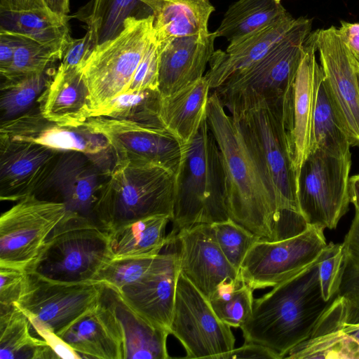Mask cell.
<instances>
[{"instance_id": "obj_1", "label": "cell", "mask_w": 359, "mask_h": 359, "mask_svg": "<svg viewBox=\"0 0 359 359\" xmlns=\"http://www.w3.org/2000/svg\"><path fill=\"white\" fill-rule=\"evenodd\" d=\"M206 118L222 161L229 217L259 240L287 236L286 211H280L273 189L248 145L239 121L227 114L215 92Z\"/></svg>"}, {"instance_id": "obj_2", "label": "cell", "mask_w": 359, "mask_h": 359, "mask_svg": "<svg viewBox=\"0 0 359 359\" xmlns=\"http://www.w3.org/2000/svg\"><path fill=\"white\" fill-rule=\"evenodd\" d=\"M323 252L299 273L254 299L252 313L241 327L245 342L264 346L282 359L311 337L336 298L327 302L322 295L318 264Z\"/></svg>"}, {"instance_id": "obj_3", "label": "cell", "mask_w": 359, "mask_h": 359, "mask_svg": "<svg viewBox=\"0 0 359 359\" xmlns=\"http://www.w3.org/2000/svg\"><path fill=\"white\" fill-rule=\"evenodd\" d=\"M225 175L216 139L205 117L194 139L187 144L175 175L172 243L185 228L229 219Z\"/></svg>"}, {"instance_id": "obj_4", "label": "cell", "mask_w": 359, "mask_h": 359, "mask_svg": "<svg viewBox=\"0 0 359 359\" xmlns=\"http://www.w3.org/2000/svg\"><path fill=\"white\" fill-rule=\"evenodd\" d=\"M175 175L149 163H114L104 177L93 208V219L104 231L156 215L173 217Z\"/></svg>"}, {"instance_id": "obj_5", "label": "cell", "mask_w": 359, "mask_h": 359, "mask_svg": "<svg viewBox=\"0 0 359 359\" xmlns=\"http://www.w3.org/2000/svg\"><path fill=\"white\" fill-rule=\"evenodd\" d=\"M312 20L300 17L260 60L214 89L234 116L261 100L285 99L295 79Z\"/></svg>"}, {"instance_id": "obj_6", "label": "cell", "mask_w": 359, "mask_h": 359, "mask_svg": "<svg viewBox=\"0 0 359 359\" xmlns=\"http://www.w3.org/2000/svg\"><path fill=\"white\" fill-rule=\"evenodd\" d=\"M111 259L107 232L92 218L67 210L25 271L63 282L96 281Z\"/></svg>"}, {"instance_id": "obj_7", "label": "cell", "mask_w": 359, "mask_h": 359, "mask_svg": "<svg viewBox=\"0 0 359 359\" xmlns=\"http://www.w3.org/2000/svg\"><path fill=\"white\" fill-rule=\"evenodd\" d=\"M284 101L261 100L232 116L239 121L248 145L271 184L280 211L301 213L297 175L285 128Z\"/></svg>"}, {"instance_id": "obj_8", "label": "cell", "mask_w": 359, "mask_h": 359, "mask_svg": "<svg viewBox=\"0 0 359 359\" xmlns=\"http://www.w3.org/2000/svg\"><path fill=\"white\" fill-rule=\"evenodd\" d=\"M154 20L153 15L126 19L122 32L95 47L81 66L91 111L128 91L154 35Z\"/></svg>"}, {"instance_id": "obj_9", "label": "cell", "mask_w": 359, "mask_h": 359, "mask_svg": "<svg viewBox=\"0 0 359 359\" xmlns=\"http://www.w3.org/2000/svg\"><path fill=\"white\" fill-rule=\"evenodd\" d=\"M351 156L338 157L311 150L297 179L299 208L308 225L335 229L351 203Z\"/></svg>"}, {"instance_id": "obj_10", "label": "cell", "mask_w": 359, "mask_h": 359, "mask_svg": "<svg viewBox=\"0 0 359 359\" xmlns=\"http://www.w3.org/2000/svg\"><path fill=\"white\" fill-rule=\"evenodd\" d=\"M104 287L100 281L63 282L26 271L15 306L60 336L100 302Z\"/></svg>"}, {"instance_id": "obj_11", "label": "cell", "mask_w": 359, "mask_h": 359, "mask_svg": "<svg viewBox=\"0 0 359 359\" xmlns=\"http://www.w3.org/2000/svg\"><path fill=\"white\" fill-rule=\"evenodd\" d=\"M67 211L65 203L30 195L0 217V267L28 270Z\"/></svg>"}, {"instance_id": "obj_12", "label": "cell", "mask_w": 359, "mask_h": 359, "mask_svg": "<svg viewBox=\"0 0 359 359\" xmlns=\"http://www.w3.org/2000/svg\"><path fill=\"white\" fill-rule=\"evenodd\" d=\"M108 142L114 163H153L175 175L187 144L160 126L105 116H93L83 123Z\"/></svg>"}, {"instance_id": "obj_13", "label": "cell", "mask_w": 359, "mask_h": 359, "mask_svg": "<svg viewBox=\"0 0 359 359\" xmlns=\"http://www.w3.org/2000/svg\"><path fill=\"white\" fill-rule=\"evenodd\" d=\"M325 229L309 225L285 239L257 241L240 268L243 280L253 290L274 287L314 262L327 247Z\"/></svg>"}, {"instance_id": "obj_14", "label": "cell", "mask_w": 359, "mask_h": 359, "mask_svg": "<svg viewBox=\"0 0 359 359\" xmlns=\"http://www.w3.org/2000/svg\"><path fill=\"white\" fill-rule=\"evenodd\" d=\"M186 358H212L234 348L231 327L221 321L208 299L180 272L170 328Z\"/></svg>"}, {"instance_id": "obj_15", "label": "cell", "mask_w": 359, "mask_h": 359, "mask_svg": "<svg viewBox=\"0 0 359 359\" xmlns=\"http://www.w3.org/2000/svg\"><path fill=\"white\" fill-rule=\"evenodd\" d=\"M0 137L32 142L57 151H76L88 156L108 175L114 158L107 140L84 124L74 127L45 118L39 107L1 121Z\"/></svg>"}, {"instance_id": "obj_16", "label": "cell", "mask_w": 359, "mask_h": 359, "mask_svg": "<svg viewBox=\"0 0 359 359\" xmlns=\"http://www.w3.org/2000/svg\"><path fill=\"white\" fill-rule=\"evenodd\" d=\"M319 53L323 81L352 146L359 147V78L355 62L338 28L311 32Z\"/></svg>"}, {"instance_id": "obj_17", "label": "cell", "mask_w": 359, "mask_h": 359, "mask_svg": "<svg viewBox=\"0 0 359 359\" xmlns=\"http://www.w3.org/2000/svg\"><path fill=\"white\" fill-rule=\"evenodd\" d=\"M316 51L310 33L304 43L295 79L284 101L287 141L297 175L311 150L316 91L323 76L321 67L316 61Z\"/></svg>"}, {"instance_id": "obj_18", "label": "cell", "mask_w": 359, "mask_h": 359, "mask_svg": "<svg viewBox=\"0 0 359 359\" xmlns=\"http://www.w3.org/2000/svg\"><path fill=\"white\" fill-rule=\"evenodd\" d=\"M180 273L177 252L160 253L146 273L115 290L138 315L155 327L170 334Z\"/></svg>"}, {"instance_id": "obj_19", "label": "cell", "mask_w": 359, "mask_h": 359, "mask_svg": "<svg viewBox=\"0 0 359 359\" xmlns=\"http://www.w3.org/2000/svg\"><path fill=\"white\" fill-rule=\"evenodd\" d=\"M61 151L32 142L0 137V199L34 195L50 174Z\"/></svg>"}, {"instance_id": "obj_20", "label": "cell", "mask_w": 359, "mask_h": 359, "mask_svg": "<svg viewBox=\"0 0 359 359\" xmlns=\"http://www.w3.org/2000/svg\"><path fill=\"white\" fill-rule=\"evenodd\" d=\"M176 241L180 246V272L208 300L221 283L241 277L218 246L210 224L182 229L176 235Z\"/></svg>"}, {"instance_id": "obj_21", "label": "cell", "mask_w": 359, "mask_h": 359, "mask_svg": "<svg viewBox=\"0 0 359 359\" xmlns=\"http://www.w3.org/2000/svg\"><path fill=\"white\" fill-rule=\"evenodd\" d=\"M103 171L86 154L76 151H60L47 180L34 194L43 199L65 203L67 210L92 218L93 208ZM93 219V218H92Z\"/></svg>"}, {"instance_id": "obj_22", "label": "cell", "mask_w": 359, "mask_h": 359, "mask_svg": "<svg viewBox=\"0 0 359 359\" xmlns=\"http://www.w3.org/2000/svg\"><path fill=\"white\" fill-rule=\"evenodd\" d=\"M214 32L177 37L157 44L159 53L158 90L170 96L204 76L215 51Z\"/></svg>"}, {"instance_id": "obj_23", "label": "cell", "mask_w": 359, "mask_h": 359, "mask_svg": "<svg viewBox=\"0 0 359 359\" xmlns=\"http://www.w3.org/2000/svg\"><path fill=\"white\" fill-rule=\"evenodd\" d=\"M295 20L287 11L259 29L231 42L225 50H215L209 61V69L204 75L210 89L217 88L230 76L260 60L293 26Z\"/></svg>"}, {"instance_id": "obj_24", "label": "cell", "mask_w": 359, "mask_h": 359, "mask_svg": "<svg viewBox=\"0 0 359 359\" xmlns=\"http://www.w3.org/2000/svg\"><path fill=\"white\" fill-rule=\"evenodd\" d=\"M60 337L82 358L126 359L121 323L102 299Z\"/></svg>"}, {"instance_id": "obj_25", "label": "cell", "mask_w": 359, "mask_h": 359, "mask_svg": "<svg viewBox=\"0 0 359 359\" xmlns=\"http://www.w3.org/2000/svg\"><path fill=\"white\" fill-rule=\"evenodd\" d=\"M37 102L40 113L48 121L74 127L83 125L90 118L91 106L81 67L58 66Z\"/></svg>"}, {"instance_id": "obj_26", "label": "cell", "mask_w": 359, "mask_h": 359, "mask_svg": "<svg viewBox=\"0 0 359 359\" xmlns=\"http://www.w3.org/2000/svg\"><path fill=\"white\" fill-rule=\"evenodd\" d=\"M102 300L119 320L125 339L126 359H167L168 332L158 329L138 315L113 287L104 284Z\"/></svg>"}, {"instance_id": "obj_27", "label": "cell", "mask_w": 359, "mask_h": 359, "mask_svg": "<svg viewBox=\"0 0 359 359\" xmlns=\"http://www.w3.org/2000/svg\"><path fill=\"white\" fill-rule=\"evenodd\" d=\"M152 11L157 44L177 37L208 32L215 7L210 0H140Z\"/></svg>"}, {"instance_id": "obj_28", "label": "cell", "mask_w": 359, "mask_h": 359, "mask_svg": "<svg viewBox=\"0 0 359 359\" xmlns=\"http://www.w3.org/2000/svg\"><path fill=\"white\" fill-rule=\"evenodd\" d=\"M210 86L202 77L160 102L159 119L163 126L184 144L197 134L206 117Z\"/></svg>"}, {"instance_id": "obj_29", "label": "cell", "mask_w": 359, "mask_h": 359, "mask_svg": "<svg viewBox=\"0 0 359 359\" xmlns=\"http://www.w3.org/2000/svg\"><path fill=\"white\" fill-rule=\"evenodd\" d=\"M172 218L166 215H151L133 220L106 231L112 259L157 255L171 244L165 228Z\"/></svg>"}, {"instance_id": "obj_30", "label": "cell", "mask_w": 359, "mask_h": 359, "mask_svg": "<svg viewBox=\"0 0 359 359\" xmlns=\"http://www.w3.org/2000/svg\"><path fill=\"white\" fill-rule=\"evenodd\" d=\"M153 15L151 9L140 0H89L69 18L86 25L93 50L118 36L129 18H147Z\"/></svg>"}, {"instance_id": "obj_31", "label": "cell", "mask_w": 359, "mask_h": 359, "mask_svg": "<svg viewBox=\"0 0 359 359\" xmlns=\"http://www.w3.org/2000/svg\"><path fill=\"white\" fill-rule=\"evenodd\" d=\"M32 328L27 316L17 306L0 310V358H58L44 339L32 334Z\"/></svg>"}, {"instance_id": "obj_32", "label": "cell", "mask_w": 359, "mask_h": 359, "mask_svg": "<svg viewBox=\"0 0 359 359\" xmlns=\"http://www.w3.org/2000/svg\"><path fill=\"white\" fill-rule=\"evenodd\" d=\"M348 135L323 81L318 83L315 100L311 150L319 149L338 157L351 156Z\"/></svg>"}, {"instance_id": "obj_33", "label": "cell", "mask_w": 359, "mask_h": 359, "mask_svg": "<svg viewBox=\"0 0 359 359\" xmlns=\"http://www.w3.org/2000/svg\"><path fill=\"white\" fill-rule=\"evenodd\" d=\"M286 12L280 0H238L229 6L215 33L234 42Z\"/></svg>"}, {"instance_id": "obj_34", "label": "cell", "mask_w": 359, "mask_h": 359, "mask_svg": "<svg viewBox=\"0 0 359 359\" xmlns=\"http://www.w3.org/2000/svg\"><path fill=\"white\" fill-rule=\"evenodd\" d=\"M68 20L39 12H0V32L20 34L42 44L65 48L71 38Z\"/></svg>"}, {"instance_id": "obj_35", "label": "cell", "mask_w": 359, "mask_h": 359, "mask_svg": "<svg viewBox=\"0 0 359 359\" xmlns=\"http://www.w3.org/2000/svg\"><path fill=\"white\" fill-rule=\"evenodd\" d=\"M161 99L158 90H128L91 111L90 117L105 116L163 126L158 116Z\"/></svg>"}, {"instance_id": "obj_36", "label": "cell", "mask_w": 359, "mask_h": 359, "mask_svg": "<svg viewBox=\"0 0 359 359\" xmlns=\"http://www.w3.org/2000/svg\"><path fill=\"white\" fill-rule=\"evenodd\" d=\"M218 318L231 327H241L250 317L253 290L239 278L221 283L208 299Z\"/></svg>"}, {"instance_id": "obj_37", "label": "cell", "mask_w": 359, "mask_h": 359, "mask_svg": "<svg viewBox=\"0 0 359 359\" xmlns=\"http://www.w3.org/2000/svg\"><path fill=\"white\" fill-rule=\"evenodd\" d=\"M342 243L344 268L338 296L346 306L347 325L359 324V208Z\"/></svg>"}, {"instance_id": "obj_38", "label": "cell", "mask_w": 359, "mask_h": 359, "mask_svg": "<svg viewBox=\"0 0 359 359\" xmlns=\"http://www.w3.org/2000/svg\"><path fill=\"white\" fill-rule=\"evenodd\" d=\"M53 76L50 77L46 71L13 80H5L1 85L0 97L2 121L29 111L33 104L37 102Z\"/></svg>"}, {"instance_id": "obj_39", "label": "cell", "mask_w": 359, "mask_h": 359, "mask_svg": "<svg viewBox=\"0 0 359 359\" xmlns=\"http://www.w3.org/2000/svg\"><path fill=\"white\" fill-rule=\"evenodd\" d=\"M285 358L359 359V341L343 330L325 332L300 343Z\"/></svg>"}, {"instance_id": "obj_40", "label": "cell", "mask_w": 359, "mask_h": 359, "mask_svg": "<svg viewBox=\"0 0 359 359\" xmlns=\"http://www.w3.org/2000/svg\"><path fill=\"white\" fill-rule=\"evenodd\" d=\"M64 48L40 43L22 36L15 50L11 65L1 74L5 80L42 73L57 60H61Z\"/></svg>"}, {"instance_id": "obj_41", "label": "cell", "mask_w": 359, "mask_h": 359, "mask_svg": "<svg viewBox=\"0 0 359 359\" xmlns=\"http://www.w3.org/2000/svg\"><path fill=\"white\" fill-rule=\"evenodd\" d=\"M213 237L229 263L238 271L252 245L258 240L231 218L210 224Z\"/></svg>"}, {"instance_id": "obj_42", "label": "cell", "mask_w": 359, "mask_h": 359, "mask_svg": "<svg viewBox=\"0 0 359 359\" xmlns=\"http://www.w3.org/2000/svg\"><path fill=\"white\" fill-rule=\"evenodd\" d=\"M158 255L147 257L111 259L102 269L95 280L118 290L121 287L137 280L146 273L155 263Z\"/></svg>"}, {"instance_id": "obj_43", "label": "cell", "mask_w": 359, "mask_h": 359, "mask_svg": "<svg viewBox=\"0 0 359 359\" xmlns=\"http://www.w3.org/2000/svg\"><path fill=\"white\" fill-rule=\"evenodd\" d=\"M343 268L342 243H328L318 264L319 281L322 295L325 301H330L338 296Z\"/></svg>"}, {"instance_id": "obj_44", "label": "cell", "mask_w": 359, "mask_h": 359, "mask_svg": "<svg viewBox=\"0 0 359 359\" xmlns=\"http://www.w3.org/2000/svg\"><path fill=\"white\" fill-rule=\"evenodd\" d=\"M159 53L154 34L133 76L130 91L158 90Z\"/></svg>"}, {"instance_id": "obj_45", "label": "cell", "mask_w": 359, "mask_h": 359, "mask_svg": "<svg viewBox=\"0 0 359 359\" xmlns=\"http://www.w3.org/2000/svg\"><path fill=\"white\" fill-rule=\"evenodd\" d=\"M26 271L0 267V310L13 307L21 296Z\"/></svg>"}, {"instance_id": "obj_46", "label": "cell", "mask_w": 359, "mask_h": 359, "mask_svg": "<svg viewBox=\"0 0 359 359\" xmlns=\"http://www.w3.org/2000/svg\"><path fill=\"white\" fill-rule=\"evenodd\" d=\"M92 50V41L87 32L79 39L71 37L65 45L59 66L63 68L81 67Z\"/></svg>"}, {"instance_id": "obj_47", "label": "cell", "mask_w": 359, "mask_h": 359, "mask_svg": "<svg viewBox=\"0 0 359 359\" xmlns=\"http://www.w3.org/2000/svg\"><path fill=\"white\" fill-rule=\"evenodd\" d=\"M29 319V318H28ZM32 327L50 346L58 358L81 359V356L66 343L58 334L44 327L38 321L29 319Z\"/></svg>"}, {"instance_id": "obj_48", "label": "cell", "mask_w": 359, "mask_h": 359, "mask_svg": "<svg viewBox=\"0 0 359 359\" xmlns=\"http://www.w3.org/2000/svg\"><path fill=\"white\" fill-rule=\"evenodd\" d=\"M264 358L280 359L279 356L270 348L253 342H245L239 348L220 355L218 359Z\"/></svg>"}, {"instance_id": "obj_49", "label": "cell", "mask_w": 359, "mask_h": 359, "mask_svg": "<svg viewBox=\"0 0 359 359\" xmlns=\"http://www.w3.org/2000/svg\"><path fill=\"white\" fill-rule=\"evenodd\" d=\"M337 28L345 46L359 68V22L341 21Z\"/></svg>"}, {"instance_id": "obj_50", "label": "cell", "mask_w": 359, "mask_h": 359, "mask_svg": "<svg viewBox=\"0 0 359 359\" xmlns=\"http://www.w3.org/2000/svg\"><path fill=\"white\" fill-rule=\"evenodd\" d=\"M22 35L0 32V73H5L11 65L15 50Z\"/></svg>"}, {"instance_id": "obj_51", "label": "cell", "mask_w": 359, "mask_h": 359, "mask_svg": "<svg viewBox=\"0 0 359 359\" xmlns=\"http://www.w3.org/2000/svg\"><path fill=\"white\" fill-rule=\"evenodd\" d=\"M39 12L54 15L43 0H0V12Z\"/></svg>"}, {"instance_id": "obj_52", "label": "cell", "mask_w": 359, "mask_h": 359, "mask_svg": "<svg viewBox=\"0 0 359 359\" xmlns=\"http://www.w3.org/2000/svg\"><path fill=\"white\" fill-rule=\"evenodd\" d=\"M48 9L56 16L62 19L69 20V0H43Z\"/></svg>"}, {"instance_id": "obj_53", "label": "cell", "mask_w": 359, "mask_h": 359, "mask_svg": "<svg viewBox=\"0 0 359 359\" xmlns=\"http://www.w3.org/2000/svg\"><path fill=\"white\" fill-rule=\"evenodd\" d=\"M349 194L351 203L359 208V174L350 177Z\"/></svg>"}, {"instance_id": "obj_54", "label": "cell", "mask_w": 359, "mask_h": 359, "mask_svg": "<svg viewBox=\"0 0 359 359\" xmlns=\"http://www.w3.org/2000/svg\"><path fill=\"white\" fill-rule=\"evenodd\" d=\"M359 328V324L356 325H347L344 324L343 330L346 332L356 330Z\"/></svg>"}, {"instance_id": "obj_55", "label": "cell", "mask_w": 359, "mask_h": 359, "mask_svg": "<svg viewBox=\"0 0 359 359\" xmlns=\"http://www.w3.org/2000/svg\"><path fill=\"white\" fill-rule=\"evenodd\" d=\"M347 333L352 335L353 337H355L358 341H359V328L348 332Z\"/></svg>"}, {"instance_id": "obj_56", "label": "cell", "mask_w": 359, "mask_h": 359, "mask_svg": "<svg viewBox=\"0 0 359 359\" xmlns=\"http://www.w3.org/2000/svg\"><path fill=\"white\" fill-rule=\"evenodd\" d=\"M357 68H358V78H359V68L358 67H357Z\"/></svg>"}]
</instances>
